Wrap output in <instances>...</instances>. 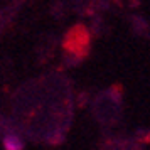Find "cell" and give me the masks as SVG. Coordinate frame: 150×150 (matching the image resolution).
Segmentation results:
<instances>
[{
	"instance_id": "obj_2",
	"label": "cell",
	"mask_w": 150,
	"mask_h": 150,
	"mask_svg": "<svg viewBox=\"0 0 150 150\" xmlns=\"http://www.w3.org/2000/svg\"><path fill=\"white\" fill-rule=\"evenodd\" d=\"M4 149L5 150H22L24 149V143L19 137L15 135H8L4 138Z\"/></svg>"
},
{
	"instance_id": "obj_1",
	"label": "cell",
	"mask_w": 150,
	"mask_h": 150,
	"mask_svg": "<svg viewBox=\"0 0 150 150\" xmlns=\"http://www.w3.org/2000/svg\"><path fill=\"white\" fill-rule=\"evenodd\" d=\"M89 44H91V37H89L88 29L84 27V25H81V24H78V25L69 29L68 34L64 35L62 47L73 57L81 59V57H84V56L88 54Z\"/></svg>"
}]
</instances>
